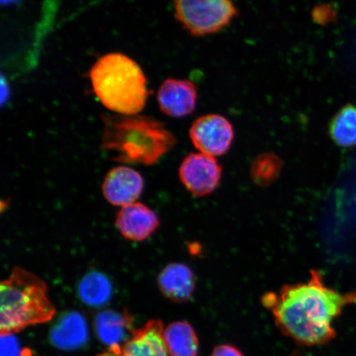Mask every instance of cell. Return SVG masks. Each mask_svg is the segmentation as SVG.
<instances>
[{
  "label": "cell",
  "instance_id": "3",
  "mask_svg": "<svg viewBox=\"0 0 356 356\" xmlns=\"http://www.w3.org/2000/svg\"><path fill=\"white\" fill-rule=\"evenodd\" d=\"M93 90L110 111L124 115H139L149 91L143 70L121 53H110L97 60L89 72Z\"/></svg>",
  "mask_w": 356,
  "mask_h": 356
},
{
  "label": "cell",
  "instance_id": "13",
  "mask_svg": "<svg viewBox=\"0 0 356 356\" xmlns=\"http://www.w3.org/2000/svg\"><path fill=\"white\" fill-rule=\"evenodd\" d=\"M50 339L58 349L73 350L81 348L88 339L86 320L77 312H70L61 316L51 329Z\"/></svg>",
  "mask_w": 356,
  "mask_h": 356
},
{
  "label": "cell",
  "instance_id": "8",
  "mask_svg": "<svg viewBox=\"0 0 356 356\" xmlns=\"http://www.w3.org/2000/svg\"><path fill=\"white\" fill-rule=\"evenodd\" d=\"M160 110L173 118H181L193 113L197 104V88L188 79H167L157 95Z\"/></svg>",
  "mask_w": 356,
  "mask_h": 356
},
{
  "label": "cell",
  "instance_id": "23",
  "mask_svg": "<svg viewBox=\"0 0 356 356\" xmlns=\"http://www.w3.org/2000/svg\"><path fill=\"white\" fill-rule=\"evenodd\" d=\"M122 346L109 347L105 353L97 356H121Z\"/></svg>",
  "mask_w": 356,
  "mask_h": 356
},
{
  "label": "cell",
  "instance_id": "2",
  "mask_svg": "<svg viewBox=\"0 0 356 356\" xmlns=\"http://www.w3.org/2000/svg\"><path fill=\"white\" fill-rule=\"evenodd\" d=\"M102 122L101 149L115 162L154 165L177 144L165 124L147 115H106Z\"/></svg>",
  "mask_w": 356,
  "mask_h": 356
},
{
  "label": "cell",
  "instance_id": "11",
  "mask_svg": "<svg viewBox=\"0 0 356 356\" xmlns=\"http://www.w3.org/2000/svg\"><path fill=\"white\" fill-rule=\"evenodd\" d=\"M163 332L159 319L149 320L132 332L130 339L122 346L121 356H168Z\"/></svg>",
  "mask_w": 356,
  "mask_h": 356
},
{
  "label": "cell",
  "instance_id": "5",
  "mask_svg": "<svg viewBox=\"0 0 356 356\" xmlns=\"http://www.w3.org/2000/svg\"><path fill=\"white\" fill-rule=\"evenodd\" d=\"M175 4L178 22L197 37L221 32L238 15L237 8L228 0H182Z\"/></svg>",
  "mask_w": 356,
  "mask_h": 356
},
{
  "label": "cell",
  "instance_id": "6",
  "mask_svg": "<svg viewBox=\"0 0 356 356\" xmlns=\"http://www.w3.org/2000/svg\"><path fill=\"white\" fill-rule=\"evenodd\" d=\"M190 138L200 153L216 158L230 149L234 131L232 124L224 115L208 114L197 118L191 124Z\"/></svg>",
  "mask_w": 356,
  "mask_h": 356
},
{
  "label": "cell",
  "instance_id": "10",
  "mask_svg": "<svg viewBox=\"0 0 356 356\" xmlns=\"http://www.w3.org/2000/svg\"><path fill=\"white\" fill-rule=\"evenodd\" d=\"M159 225L158 216L140 202L122 207L115 219V226L123 237L135 242L148 238Z\"/></svg>",
  "mask_w": 356,
  "mask_h": 356
},
{
  "label": "cell",
  "instance_id": "4",
  "mask_svg": "<svg viewBox=\"0 0 356 356\" xmlns=\"http://www.w3.org/2000/svg\"><path fill=\"white\" fill-rule=\"evenodd\" d=\"M0 331L13 334L51 321L56 314L44 280L17 266L0 284Z\"/></svg>",
  "mask_w": 356,
  "mask_h": 356
},
{
  "label": "cell",
  "instance_id": "9",
  "mask_svg": "<svg viewBox=\"0 0 356 356\" xmlns=\"http://www.w3.org/2000/svg\"><path fill=\"white\" fill-rule=\"evenodd\" d=\"M143 189V177L135 169L124 166L111 169L102 184L105 199L115 207L135 203Z\"/></svg>",
  "mask_w": 356,
  "mask_h": 356
},
{
  "label": "cell",
  "instance_id": "15",
  "mask_svg": "<svg viewBox=\"0 0 356 356\" xmlns=\"http://www.w3.org/2000/svg\"><path fill=\"white\" fill-rule=\"evenodd\" d=\"M164 341L170 356H197L200 342L194 328L188 322H175L164 329Z\"/></svg>",
  "mask_w": 356,
  "mask_h": 356
},
{
  "label": "cell",
  "instance_id": "14",
  "mask_svg": "<svg viewBox=\"0 0 356 356\" xmlns=\"http://www.w3.org/2000/svg\"><path fill=\"white\" fill-rule=\"evenodd\" d=\"M135 330L132 318L127 311L119 314L114 310H104L97 315L95 331L99 340L109 347L122 346L130 339Z\"/></svg>",
  "mask_w": 356,
  "mask_h": 356
},
{
  "label": "cell",
  "instance_id": "19",
  "mask_svg": "<svg viewBox=\"0 0 356 356\" xmlns=\"http://www.w3.org/2000/svg\"><path fill=\"white\" fill-rule=\"evenodd\" d=\"M312 19L319 25H327L337 19V7L332 4H321L316 6L311 13Z\"/></svg>",
  "mask_w": 356,
  "mask_h": 356
},
{
  "label": "cell",
  "instance_id": "1",
  "mask_svg": "<svg viewBox=\"0 0 356 356\" xmlns=\"http://www.w3.org/2000/svg\"><path fill=\"white\" fill-rule=\"evenodd\" d=\"M261 302L284 335L300 345L313 346L327 344L336 337L333 319L346 306L356 302V292L342 295L325 284L319 270H312L307 282L286 284L278 293H266Z\"/></svg>",
  "mask_w": 356,
  "mask_h": 356
},
{
  "label": "cell",
  "instance_id": "22",
  "mask_svg": "<svg viewBox=\"0 0 356 356\" xmlns=\"http://www.w3.org/2000/svg\"><path fill=\"white\" fill-rule=\"evenodd\" d=\"M1 105L3 106L4 102H7L8 97H10V90H8V86L7 84V82H6V80H4L3 77H2L1 79Z\"/></svg>",
  "mask_w": 356,
  "mask_h": 356
},
{
  "label": "cell",
  "instance_id": "17",
  "mask_svg": "<svg viewBox=\"0 0 356 356\" xmlns=\"http://www.w3.org/2000/svg\"><path fill=\"white\" fill-rule=\"evenodd\" d=\"M332 140L341 147L356 145V106L347 104L337 111L329 124Z\"/></svg>",
  "mask_w": 356,
  "mask_h": 356
},
{
  "label": "cell",
  "instance_id": "21",
  "mask_svg": "<svg viewBox=\"0 0 356 356\" xmlns=\"http://www.w3.org/2000/svg\"><path fill=\"white\" fill-rule=\"evenodd\" d=\"M211 356H244L241 351L235 346L224 344L213 348Z\"/></svg>",
  "mask_w": 356,
  "mask_h": 356
},
{
  "label": "cell",
  "instance_id": "24",
  "mask_svg": "<svg viewBox=\"0 0 356 356\" xmlns=\"http://www.w3.org/2000/svg\"><path fill=\"white\" fill-rule=\"evenodd\" d=\"M293 356H300V355H293Z\"/></svg>",
  "mask_w": 356,
  "mask_h": 356
},
{
  "label": "cell",
  "instance_id": "18",
  "mask_svg": "<svg viewBox=\"0 0 356 356\" xmlns=\"http://www.w3.org/2000/svg\"><path fill=\"white\" fill-rule=\"evenodd\" d=\"M283 162L277 154L266 152L257 156L251 165V177L258 186H267L277 180Z\"/></svg>",
  "mask_w": 356,
  "mask_h": 356
},
{
  "label": "cell",
  "instance_id": "7",
  "mask_svg": "<svg viewBox=\"0 0 356 356\" xmlns=\"http://www.w3.org/2000/svg\"><path fill=\"white\" fill-rule=\"evenodd\" d=\"M179 177L189 193L197 197H204L219 186L222 167L215 157L202 153H191L181 163Z\"/></svg>",
  "mask_w": 356,
  "mask_h": 356
},
{
  "label": "cell",
  "instance_id": "20",
  "mask_svg": "<svg viewBox=\"0 0 356 356\" xmlns=\"http://www.w3.org/2000/svg\"><path fill=\"white\" fill-rule=\"evenodd\" d=\"M19 341L13 334H1V356H24Z\"/></svg>",
  "mask_w": 356,
  "mask_h": 356
},
{
  "label": "cell",
  "instance_id": "12",
  "mask_svg": "<svg viewBox=\"0 0 356 356\" xmlns=\"http://www.w3.org/2000/svg\"><path fill=\"white\" fill-rule=\"evenodd\" d=\"M158 284L164 297L181 304L188 301L193 296L195 279L193 271L188 266L171 264L159 275Z\"/></svg>",
  "mask_w": 356,
  "mask_h": 356
},
{
  "label": "cell",
  "instance_id": "16",
  "mask_svg": "<svg viewBox=\"0 0 356 356\" xmlns=\"http://www.w3.org/2000/svg\"><path fill=\"white\" fill-rule=\"evenodd\" d=\"M79 296L84 304L100 307L110 300L113 296V286L105 275L99 271H91L80 282Z\"/></svg>",
  "mask_w": 356,
  "mask_h": 356
}]
</instances>
